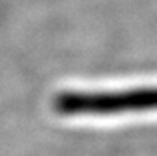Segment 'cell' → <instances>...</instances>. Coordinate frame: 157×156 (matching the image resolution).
<instances>
[{
	"mask_svg": "<svg viewBox=\"0 0 157 156\" xmlns=\"http://www.w3.org/2000/svg\"><path fill=\"white\" fill-rule=\"evenodd\" d=\"M54 108L63 115H113L125 112L157 110V86L138 88L121 93H63L56 97Z\"/></svg>",
	"mask_w": 157,
	"mask_h": 156,
	"instance_id": "1",
	"label": "cell"
}]
</instances>
